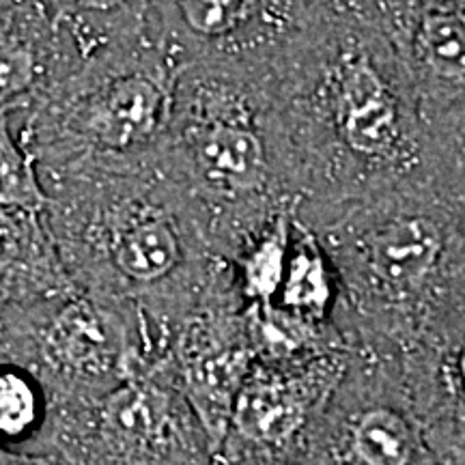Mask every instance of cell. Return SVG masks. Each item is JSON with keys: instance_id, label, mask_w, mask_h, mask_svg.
<instances>
[{"instance_id": "cell-1", "label": "cell", "mask_w": 465, "mask_h": 465, "mask_svg": "<svg viewBox=\"0 0 465 465\" xmlns=\"http://www.w3.org/2000/svg\"><path fill=\"white\" fill-rule=\"evenodd\" d=\"M284 179L360 185L429 171V130L392 39L328 0L265 74Z\"/></svg>"}, {"instance_id": "cell-2", "label": "cell", "mask_w": 465, "mask_h": 465, "mask_svg": "<svg viewBox=\"0 0 465 465\" xmlns=\"http://www.w3.org/2000/svg\"><path fill=\"white\" fill-rule=\"evenodd\" d=\"M45 216L78 289L149 293L190 261L183 188L160 155L113 166H80L42 177Z\"/></svg>"}, {"instance_id": "cell-3", "label": "cell", "mask_w": 465, "mask_h": 465, "mask_svg": "<svg viewBox=\"0 0 465 465\" xmlns=\"http://www.w3.org/2000/svg\"><path fill=\"white\" fill-rule=\"evenodd\" d=\"M182 67L147 31L86 58L14 121L39 177L158 158Z\"/></svg>"}, {"instance_id": "cell-4", "label": "cell", "mask_w": 465, "mask_h": 465, "mask_svg": "<svg viewBox=\"0 0 465 465\" xmlns=\"http://www.w3.org/2000/svg\"><path fill=\"white\" fill-rule=\"evenodd\" d=\"M265 74L220 63L182 69L160 160L192 196L265 201L284 182Z\"/></svg>"}, {"instance_id": "cell-5", "label": "cell", "mask_w": 465, "mask_h": 465, "mask_svg": "<svg viewBox=\"0 0 465 465\" xmlns=\"http://www.w3.org/2000/svg\"><path fill=\"white\" fill-rule=\"evenodd\" d=\"M127 319L104 295L75 287L61 298L0 312V360L31 371L48 403L89 399L141 373Z\"/></svg>"}, {"instance_id": "cell-6", "label": "cell", "mask_w": 465, "mask_h": 465, "mask_svg": "<svg viewBox=\"0 0 465 465\" xmlns=\"http://www.w3.org/2000/svg\"><path fill=\"white\" fill-rule=\"evenodd\" d=\"M328 0H151L149 33L179 67L267 72Z\"/></svg>"}, {"instance_id": "cell-7", "label": "cell", "mask_w": 465, "mask_h": 465, "mask_svg": "<svg viewBox=\"0 0 465 465\" xmlns=\"http://www.w3.org/2000/svg\"><path fill=\"white\" fill-rule=\"evenodd\" d=\"M446 246L449 237L441 220L422 209L383 213L360 226L349 240L362 276L394 298L418 293L431 281Z\"/></svg>"}, {"instance_id": "cell-8", "label": "cell", "mask_w": 465, "mask_h": 465, "mask_svg": "<svg viewBox=\"0 0 465 465\" xmlns=\"http://www.w3.org/2000/svg\"><path fill=\"white\" fill-rule=\"evenodd\" d=\"M424 119L465 97V0H422L392 33Z\"/></svg>"}, {"instance_id": "cell-9", "label": "cell", "mask_w": 465, "mask_h": 465, "mask_svg": "<svg viewBox=\"0 0 465 465\" xmlns=\"http://www.w3.org/2000/svg\"><path fill=\"white\" fill-rule=\"evenodd\" d=\"M83 63L48 17L17 0L0 11V114L20 119Z\"/></svg>"}, {"instance_id": "cell-10", "label": "cell", "mask_w": 465, "mask_h": 465, "mask_svg": "<svg viewBox=\"0 0 465 465\" xmlns=\"http://www.w3.org/2000/svg\"><path fill=\"white\" fill-rule=\"evenodd\" d=\"M74 289L45 207L0 209V312L42 304Z\"/></svg>"}, {"instance_id": "cell-11", "label": "cell", "mask_w": 465, "mask_h": 465, "mask_svg": "<svg viewBox=\"0 0 465 465\" xmlns=\"http://www.w3.org/2000/svg\"><path fill=\"white\" fill-rule=\"evenodd\" d=\"M48 17L80 58L141 39L149 31L151 0H22Z\"/></svg>"}, {"instance_id": "cell-12", "label": "cell", "mask_w": 465, "mask_h": 465, "mask_svg": "<svg viewBox=\"0 0 465 465\" xmlns=\"http://www.w3.org/2000/svg\"><path fill=\"white\" fill-rule=\"evenodd\" d=\"M48 424V397L25 366L0 360V446L37 450Z\"/></svg>"}, {"instance_id": "cell-13", "label": "cell", "mask_w": 465, "mask_h": 465, "mask_svg": "<svg viewBox=\"0 0 465 465\" xmlns=\"http://www.w3.org/2000/svg\"><path fill=\"white\" fill-rule=\"evenodd\" d=\"M278 293L287 306L306 311H323L332 293L323 250L319 248L315 235L300 224V220L293 223L287 265Z\"/></svg>"}, {"instance_id": "cell-14", "label": "cell", "mask_w": 465, "mask_h": 465, "mask_svg": "<svg viewBox=\"0 0 465 465\" xmlns=\"http://www.w3.org/2000/svg\"><path fill=\"white\" fill-rule=\"evenodd\" d=\"M235 422L257 441L287 440L302 422V407L278 383H252L237 397Z\"/></svg>"}, {"instance_id": "cell-15", "label": "cell", "mask_w": 465, "mask_h": 465, "mask_svg": "<svg viewBox=\"0 0 465 465\" xmlns=\"http://www.w3.org/2000/svg\"><path fill=\"white\" fill-rule=\"evenodd\" d=\"M45 201L37 162L17 138L14 119L0 114V209L45 207Z\"/></svg>"}, {"instance_id": "cell-16", "label": "cell", "mask_w": 465, "mask_h": 465, "mask_svg": "<svg viewBox=\"0 0 465 465\" xmlns=\"http://www.w3.org/2000/svg\"><path fill=\"white\" fill-rule=\"evenodd\" d=\"M353 449L364 465H410V429L391 410H371L356 424Z\"/></svg>"}, {"instance_id": "cell-17", "label": "cell", "mask_w": 465, "mask_h": 465, "mask_svg": "<svg viewBox=\"0 0 465 465\" xmlns=\"http://www.w3.org/2000/svg\"><path fill=\"white\" fill-rule=\"evenodd\" d=\"M431 171L465 179V97L427 119Z\"/></svg>"}, {"instance_id": "cell-18", "label": "cell", "mask_w": 465, "mask_h": 465, "mask_svg": "<svg viewBox=\"0 0 465 465\" xmlns=\"http://www.w3.org/2000/svg\"><path fill=\"white\" fill-rule=\"evenodd\" d=\"M334 3L345 5V7L358 11L369 20H373L388 37L403 25L407 15L414 11L422 0H334Z\"/></svg>"}, {"instance_id": "cell-19", "label": "cell", "mask_w": 465, "mask_h": 465, "mask_svg": "<svg viewBox=\"0 0 465 465\" xmlns=\"http://www.w3.org/2000/svg\"><path fill=\"white\" fill-rule=\"evenodd\" d=\"M0 465H58V461L48 452L15 450L0 446Z\"/></svg>"}, {"instance_id": "cell-20", "label": "cell", "mask_w": 465, "mask_h": 465, "mask_svg": "<svg viewBox=\"0 0 465 465\" xmlns=\"http://www.w3.org/2000/svg\"><path fill=\"white\" fill-rule=\"evenodd\" d=\"M15 3H17V0H0V11H3V9H9V7H14Z\"/></svg>"}, {"instance_id": "cell-21", "label": "cell", "mask_w": 465, "mask_h": 465, "mask_svg": "<svg viewBox=\"0 0 465 465\" xmlns=\"http://www.w3.org/2000/svg\"><path fill=\"white\" fill-rule=\"evenodd\" d=\"M461 371H463V377H465V353H463V360H461Z\"/></svg>"}]
</instances>
